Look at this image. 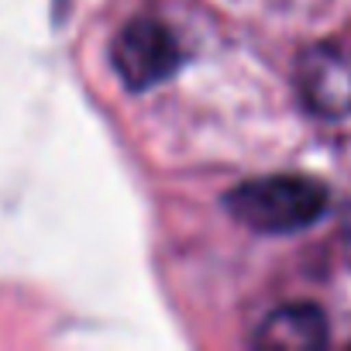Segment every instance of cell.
<instances>
[{
  "label": "cell",
  "mask_w": 351,
  "mask_h": 351,
  "mask_svg": "<svg viewBox=\"0 0 351 351\" xmlns=\"http://www.w3.org/2000/svg\"><path fill=\"white\" fill-rule=\"evenodd\" d=\"M330 207V193L310 176H262L228 193V210L234 221L258 234H296L317 224Z\"/></svg>",
  "instance_id": "1"
},
{
  "label": "cell",
  "mask_w": 351,
  "mask_h": 351,
  "mask_svg": "<svg viewBox=\"0 0 351 351\" xmlns=\"http://www.w3.org/2000/svg\"><path fill=\"white\" fill-rule=\"evenodd\" d=\"M180 62H183L180 42L155 18L128 21L110 45V66L121 76V83L134 93L152 90L162 80H169L180 69Z\"/></svg>",
  "instance_id": "2"
},
{
  "label": "cell",
  "mask_w": 351,
  "mask_h": 351,
  "mask_svg": "<svg viewBox=\"0 0 351 351\" xmlns=\"http://www.w3.org/2000/svg\"><path fill=\"white\" fill-rule=\"evenodd\" d=\"M296 86L303 104L327 121L351 117V49L313 45L300 56Z\"/></svg>",
  "instance_id": "3"
},
{
  "label": "cell",
  "mask_w": 351,
  "mask_h": 351,
  "mask_svg": "<svg viewBox=\"0 0 351 351\" xmlns=\"http://www.w3.org/2000/svg\"><path fill=\"white\" fill-rule=\"evenodd\" d=\"M327 341H330L327 317L313 303H286L272 310L252 337V344L262 351H317Z\"/></svg>",
  "instance_id": "4"
},
{
  "label": "cell",
  "mask_w": 351,
  "mask_h": 351,
  "mask_svg": "<svg viewBox=\"0 0 351 351\" xmlns=\"http://www.w3.org/2000/svg\"><path fill=\"white\" fill-rule=\"evenodd\" d=\"M341 255L351 265V204L344 207V217H341Z\"/></svg>",
  "instance_id": "5"
}]
</instances>
